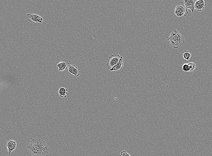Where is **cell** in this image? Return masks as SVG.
Masks as SVG:
<instances>
[{
    "mask_svg": "<svg viewBox=\"0 0 212 156\" xmlns=\"http://www.w3.org/2000/svg\"><path fill=\"white\" fill-rule=\"evenodd\" d=\"M184 1L187 8L191 10L193 14L195 9V2L193 0H185Z\"/></svg>",
    "mask_w": 212,
    "mask_h": 156,
    "instance_id": "30bf717a",
    "label": "cell"
},
{
    "mask_svg": "<svg viewBox=\"0 0 212 156\" xmlns=\"http://www.w3.org/2000/svg\"><path fill=\"white\" fill-rule=\"evenodd\" d=\"M69 72L75 77L80 76V74L78 70L77 67L74 65H69L68 66Z\"/></svg>",
    "mask_w": 212,
    "mask_h": 156,
    "instance_id": "9c48e42d",
    "label": "cell"
},
{
    "mask_svg": "<svg viewBox=\"0 0 212 156\" xmlns=\"http://www.w3.org/2000/svg\"><path fill=\"white\" fill-rule=\"evenodd\" d=\"M188 64L190 69V72H193L195 69L196 67L195 64L193 62H189Z\"/></svg>",
    "mask_w": 212,
    "mask_h": 156,
    "instance_id": "5bb4252c",
    "label": "cell"
},
{
    "mask_svg": "<svg viewBox=\"0 0 212 156\" xmlns=\"http://www.w3.org/2000/svg\"><path fill=\"white\" fill-rule=\"evenodd\" d=\"M69 65L68 61L66 59H64L57 65V67L58 68V71L62 72L66 70Z\"/></svg>",
    "mask_w": 212,
    "mask_h": 156,
    "instance_id": "ba28073f",
    "label": "cell"
},
{
    "mask_svg": "<svg viewBox=\"0 0 212 156\" xmlns=\"http://www.w3.org/2000/svg\"><path fill=\"white\" fill-rule=\"evenodd\" d=\"M27 21L31 23L39 22L42 24L43 19L39 16L33 14H27L26 16Z\"/></svg>",
    "mask_w": 212,
    "mask_h": 156,
    "instance_id": "5b68a950",
    "label": "cell"
},
{
    "mask_svg": "<svg viewBox=\"0 0 212 156\" xmlns=\"http://www.w3.org/2000/svg\"><path fill=\"white\" fill-rule=\"evenodd\" d=\"M124 65V60L122 57H121V58L118 62L117 64L115 65L112 69L110 70L111 72L116 71L120 70L122 69Z\"/></svg>",
    "mask_w": 212,
    "mask_h": 156,
    "instance_id": "8fae6325",
    "label": "cell"
},
{
    "mask_svg": "<svg viewBox=\"0 0 212 156\" xmlns=\"http://www.w3.org/2000/svg\"><path fill=\"white\" fill-rule=\"evenodd\" d=\"M183 70L185 72H190V69L188 64H184L182 66Z\"/></svg>",
    "mask_w": 212,
    "mask_h": 156,
    "instance_id": "9a60e30c",
    "label": "cell"
},
{
    "mask_svg": "<svg viewBox=\"0 0 212 156\" xmlns=\"http://www.w3.org/2000/svg\"><path fill=\"white\" fill-rule=\"evenodd\" d=\"M27 148L33 156H49L50 148L43 140L39 138L33 139Z\"/></svg>",
    "mask_w": 212,
    "mask_h": 156,
    "instance_id": "6da1fadb",
    "label": "cell"
},
{
    "mask_svg": "<svg viewBox=\"0 0 212 156\" xmlns=\"http://www.w3.org/2000/svg\"><path fill=\"white\" fill-rule=\"evenodd\" d=\"M121 56L118 55H112L109 57L107 64V68L109 70L112 69L116 65L121 58Z\"/></svg>",
    "mask_w": 212,
    "mask_h": 156,
    "instance_id": "277c9868",
    "label": "cell"
},
{
    "mask_svg": "<svg viewBox=\"0 0 212 156\" xmlns=\"http://www.w3.org/2000/svg\"><path fill=\"white\" fill-rule=\"evenodd\" d=\"M175 14L179 17L187 16L188 12L184 1L180 2L175 4Z\"/></svg>",
    "mask_w": 212,
    "mask_h": 156,
    "instance_id": "3957f363",
    "label": "cell"
},
{
    "mask_svg": "<svg viewBox=\"0 0 212 156\" xmlns=\"http://www.w3.org/2000/svg\"><path fill=\"white\" fill-rule=\"evenodd\" d=\"M6 146L8 151L7 154L10 155L12 152L16 149L17 142L14 140L9 139L6 143Z\"/></svg>",
    "mask_w": 212,
    "mask_h": 156,
    "instance_id": "8992f818",
    "label": "cell"
},
{
    "mask_svg": "<svg viewBox=\"0 0 212 156\" xmlns=\"http://www.w3.org/2000/svg\"><path fill=\"white\" fill-rule=\"evenodd\" d=\"M167 39L170 45L175 49H177L183 46L185 43L183 36L178 30L174 29L169 37Z\"/></svg>",
    "mask_w": 212,
    "mask_h": 156,
    "instance_id": "7a4b0ae2",
    "label": "cell"
},
{
    "mask_svg": "<svg viewBox=\"0 0 212 156\" xmlns=\"http://www.w3.org/2000/svg\"><path fill=\"white\" fill-rule=\"evenodd\" d=\"M120 155L122 156H131L126 151H123L121 152Z\"/></svg>",
    "mask_w": 212,
    "mask_h": 156,
    "instance_id": "2e32d148",
    "label": "cell"
},
{
    "mask_svg": "<svg viewBox=\"0 0 212 156\" xmlns=\"http://www.w3.org/2000/svg\"><path fill=\"white\" fill-rule=\"evenodd\" d=\"M68 91V89L64 87L60 88L58 91L60 97L62 98H66Z\"/></svg>",
    "mask_w": 212,
    "mask_h": 156,
    "instance_id": "7c38bea8",
    "label": "cell"
},
{
    "mask_svg": "<svg viewBox=\"0 0 212 156\" xmlns=\"http://www.w3.org/2000/svg\"><path fill=\"white\" fill-rule=\"evenodd\" d=\"M192 54L190 52L185 51L182 53L181 56L184 59L188 61L191 57Z\"/></svg>",
    "mask_w": 212,
    "mask_h": 156,
    "instance_id": "4fadbf2b",
    "label": "cell"
},
{
    "mask_svg": "<svg viewBox=\"0 0 212 156\" xmlns=\"http://www.w3.org/2000/svg\"><path fill=\"white\" fill-rule=\"evenodd\" d=\"M206 5V3L203 0H198L195 2V9L197 11L200 12L204 9Z\"/></svg>",
    "mask_w": 212,
    "mask_h": 156,
    "instance_id": "52a82bcc",
    "label": "cell"
}]
</instances>
